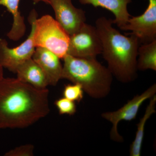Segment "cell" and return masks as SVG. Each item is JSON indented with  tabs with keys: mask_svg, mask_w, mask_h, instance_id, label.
<instances>
[{
	"mask_svg": "<svg viewBox=\"0 0 156 156\" xmlns=\"http://www.w3.org/2000/svg\"><path fill=\"white\" fill-rule=\"evenodd\" d=\"M49 90L40 89L17 78L0 82V129L23 128L46 117L50 111Z\"/></svg>",
	"mask_w": 156,
	"mask_h": 156,
	"instance_id": "cell-1",
	"label": "cell"
},
{
	"mask_svg": "<svg viewBox=\"0 0 156 156\" xmlns=\"http://www.w3.org/2000/svg\"><path fill=\"white\" fill-rule=\"evenodd\" d=\"M112 20L99 17L95 21L102 44L103 58L108 68L118 81L130 83L137 76V57L140 42L134 35L128 37L122 34L113 27Z\"/></svg>",
	"mask_w": 156,
	"mask_h": 156,
	"instance_id": "cell-2",
	"label": "cell"
},
{
	"mask_svg": "<svg viewBox=\"0 0 156 156\" xmlns=\"http://www.w3.org/2000/svg\"><path fill=\"white\" fill-rule=\"evenodd\" d=\"M63 59L62 79L80 84L84 92L93 98L100 99L108 95L113 76L96 58H80L67 54Z\"/></svg>",
	"mask_w": 156,
	"mask_h": 156,
	"instance_id": "cell-3",
	"label": "cell"
},
{
	"mask_svg": "<svg viewBox=\"0 0 156 156\" xmlns=\"http://www.w3.org/2000/svg\"><path fill=\"white\" fill-rule=\"evenodd\" d=\"M28 21L33 27L35 47L47 49L63 59L67 54L70 36L56 19L48 14L38 19L37 11L33 9Z\"/></svg>",
	"mask_w": 156,
	"mask_h": 156,
	"instance_id": "cell-4",
	"label": "cell"
},
{
	"mask_svg": "<svg viewBox=\"0 0 156 156\" xmlns=\"http://www.w3.org/2000/svg\"><path fill=\"white\" fill-rule=\"evenodd\" d=\"M102 52V44L95 26L85 23L70 36L67 54L74 57L96 58Z\"/></svg>",
	"mask_w": 156,
	"mask_h": 156,
	"instance_id": "cell-5",
	"label": "cell"
},
{
	"mask_svg": "<svg viewBox=\"0 0 156 156\" xmlns=\"http://www.w3.org/2000/svg\"><path fill=\"white\" fill-rule=\"evenodd\" d=\"M156 93V85L154 84L140 95L134 96L125 105L115 111L103 113L101 116L112 123L110 137L112 140L118 142H123L122 136L118 131V124L122 121L130 122L136 119L139 109L146 101L150 99Z\"/></svg>",
	"mask_w": 156,
	"mask_h": 156,
	"instance_id": "cell-6",
	"label": "cell"
},
{
	"mask_svg": "<svg viewBox=\"0 0 156 156\" xmlns=\"http://www.w3.org/2000/svg\"><path fill=\"white\" fill-rule=\"evenodd\" d=\"M148 5L144 13L136 17L131 16L121 30L131 31L140 43L147 44L156 40V0H148Z\"/></svg>",
	"mask_w": 156,
	"mask_h": 156,
	"instance_id": "cell-7",
	"label": "cell"
},
{
	"mask_svg": "<svg viewBox=\"0 0 156 156\" xmlns=\"http://www.w3.org/2000/svg\"><path fill=\"white\" fill-rule=\"evenodd\" d=\"M31 25L29 35L16 48H10L5 39H0V64L3 68L14 73L20 65L32 58L36 48L34 44V29Z\"/></svg>",
	"mask_w": 156,
	"mask_h": 156,
	"instance_id": "cell-8",
	"label": "cell"
},
{
	"mask_svg": "<svg viewBox=\"0 0 156 156\" xmlns=\"http://www.w3.org/2000/svg\"><path fill=\"white\" fill-rule=\"evenodd\" d=\"M54 10L55 19L69 36L86 23V12L73 5L72 0H48Z\"/></svg>",
	"mask_w": 156,
	"mask_h": 156,
	"instance_id": "cell-9",
	"label": "cell"
},
{
	"mask_svg": "<svg viewBox=\"0 0 156 156\" xmlns=\"http://www.w3.org/2000/svg\"><path fill=\"white\" fill-rule=\"evenodd\" d=\"M32 58L44 73L49 85L55 86L62 79L63 66L55 53L42 48H36Z\"/></svg>",
	"mask_w": 156,
	"mask_h": 156,
	"instance_id": "cell-10",
	"label": "cell"
},
{
	"mask_svg": "<svg viewBox=\"0 0 156 156\" xmlns=\"http://www.w3.org/2000/svg\"><path fill=\"white\" fill-rule=\"evenodd\" d=\"M15 73L17 74V78L20 81L37 89H47L49 85L44 73L32 58L20 65Z\"/></svg>",
	"mask_w": 156,
	"mask_h": 156,
	"instance_id": "cell-11",
	"label": "cell"
},
{
	"mask_svg": "<svg viewBox=\"0 0 156 156\" xmlns=\"http://www.w3.org/2000/svg\"><path fill=\"white\" fill-rule=\"evenodd\" d=\"M79 2L82 5L101 7L111 11L115 17L113 23L120 29L126 25L131 16L128 10V4L131 0H79Z\"/></svg>",
	"mask_w": 156,
	"mask_h": 156,
	"instance_id": "cell-12",
	"label": "cell"
},
{
	"mask_svg": "<svg viewBox=\"0 0 156 156\" xmlns=\"http://www.w3.org/2000/svg\"><path fill=\"white\" fill-rule=\"evenodd\" d=\"M20 1V0H0V6L6 8L13 16V24L7 36L13 41H17L21 39L26 31L24 17L21 15L19 11Z\"/></svg>",
	"mask_w": 156,
	"mask_h": 156,
	"instance_id": "cell-13",
	"label": "cell"
},
{
	"mask_svg": "<svg viewBox=\"0 0 156 156\" xmlns=\"http://www.w3.org/2000/svg\"><path fill=\"white\" fill-rule=\"evenodd\" d=\"M156 96L154 95L150 98L149 103L146 109L145 113L137 124V129L135 138L130 146V155H141L144 134V128L147 120L156 112Z\"/></svg>",
	"mask_w": 156,
	"mask_h": 156,
	"instance_id": "cell-14",
	"label": "cell"
},
{
	"mask_svg": "<svg viewBox=\"0 0 156 156\" xmlns=\"http://www.w3.org/2000/svg\"><path fill=\"white\" fill-rule=\"evenodd\" d=\"M136 62L137 70L156 71V40L139 46Z\"/></svg>",
	"mask_w": 156,
	"mask_h": 156,
	"instance_id": "cell-15",
	"label": "cell"
},
{
	"mask_svg": "<svg viewBox=\"0 0 156 156\" xmlns=\"http://www.w3.org/2000/svg\"><path fill=\"white\" fill-rule=\"evenodd\" d=\"M84 90L80 84H67L64 86L62 92L63 97L74 102H80L84 97Z\"/></svg>",
	"mask_w": 156,
	"mask_h": 156,
	"instance_id": "cell-16",
	"label": "cell"
},
{
	"mask_svg": "<svg viewBox=\"0 0 156 156\" xmlns=\"http://www.w3.org/2000/svg\"><path fill=\"white\" fill-rule=\"evenodd\" d=\"M54 104L60 115H73L76 112V105L75 102L65 98H58L55 101Z\"/></svg>",
	"mask_w": 156,
	"mask_h": 156,
	"instance_id": "cell-17",
	"label": "cell"
},
{
	"mask_svg": "<svg viewBox=\"0 0 156 156\" xmlns=\"http://www.w3.org/2000/svg\"><path fill=\"white\" fill-rule=\"evenodd\" d=\"M34 147L32 144H27L14 148L6 152L5 156H32L34 155Z\"/></svg>",
	"mask_w": 156,
	"mask_h": 156,
	"instance_id": "cell-18",
	"label": "cell"
},
{
	"mask_svg": "<svg viewBox=\"0 0 156 156\" xmlns=\"http://www.w3.org/2000/svg\"><path fill=\"white\" fill-rule=\"evenodd\" d=\"M3 68L2 66L0 64V82L4 78V76H3Z\"/></svg>",
	"mask_w": 156,
	"mask_h": 156,
	"instance_id": "cell-19",
	"label": "cell"
},
{
	"mask_svg": "<svg viewBox=\"0 0 156 156\" xmlns=\"http://www.w3.org/2000/svg\"><path fill=\"white\" fill-rule=\"evenodd\" d=\"M32 1L34 4H37V3L40 2H44L46 4L49 5V2L48 0H32Z\"/></svg>",
	"mask_w": 156,
	"mask_h": 156,
	"instance_id": "cell-20",
	"label": "cell"
}]
</instances>
